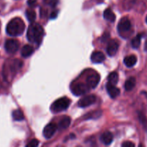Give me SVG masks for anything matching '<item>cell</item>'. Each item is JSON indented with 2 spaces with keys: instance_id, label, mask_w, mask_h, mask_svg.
I'll list each match as a JSON object with an SVG mask.
<instances>
[{
  "instance_id": "277c9868",
  "label": "cell",
  "mask_w": 147,
  "mask_h": 147,
  "mask_svg": "<svg viewBox=\"0 0 147 147\" xmlns=\"http://www.w3.org/2000/svg\"><path fill=\"white\" fill-rule=\"evenodd\" d=\"M89 88L87 86V85L84 84L82 83H75V84L72 85V86L71 87V93L76 96L84 95L85 93H86L89 91Z\"/></svg>"
},
{
  "instance_id": "e0dca14e",
  "label": "cell",
  "mask_w": 147,
  "mask_h": 147,
  "mask_svg": "<svg viewBox=\"0 0 147 147\" xmlns=\"http://www.w3.org/2000/svg\"><path fill=\"white\" fill-rule=\"evenodd\" d=\"M103 17L105 20H108V21L109 22H113L115 20V19H116L115 14H114L113 11H112L110 8L106 9L104 11Z\"/></svg>"
},
{
  "instance_id": "603a6c76",
  "label": "cell",
  "mask_w": 147,
  "mask_h": 147,
  "mask_svg": "<svg viewBox=\"0 0 147 147\" xmlns=\"http://www.w3.org/2000/svg\"><path fill=\"white\" fill-rule=\"evenodd\" d=\"M139 119H140V121H141V123H142L143 126H144V127L146 129V127H147L146 117L144 114H142V113H139Z\"/></svg>"
},
{
  "instance_id": "83f0119b",
  "label": "cell",
  "mask_w": 147,
  "mask_h": 147,
  "mask_svg": "<svg viewBox=\"0 0 147 147\" xmlns=\"http://www.w3.org/2000/svg\"><path fill=\"white\" fill-rule=\"evenodd\" d=\"M146 23H147V16H146Z\"/></svg>"
},
{
  "instance_id": "8992f818",
  "label": "cell",
  "mask_w": 147,
  "mask_h": 147,
  "mask_svg": "<svg viewBox=\"0 0 147 147\" xmlns=\"http://www.w3.org/2000/svg\"><path fill=\"white\" fill-rule=\"evenodd\" d=\"M131 28V21L127 17H123V18L121 19L118 24V31L119 32V34L126 33L127 32L130 31Z\"/></svg>"
},
{
  "instance_id": "8fae6325",
  "label": "cell",
  "mask_w": 147,
  "mask_h": 147,
  "mask_svg": "<svg viewBox=\"0 0 147 147\" xmlns=\"http://www.w3.org/2000/svg\"><path fill=\"white\" fill-rule=\"evenodd\" d=\"M106 90L109 96L112 98H115L118 97L119 96L120 93V89L118 88H117L115 85H112L109 83H108V84L106 85Z\"/></svg>"
},
{
  "instance_id": "4fadbf2b",
  "label": "cell",
  "mask_w": 147,
  "mask_h": 147,
  "mask_svg": "<svg viewBox=\"0 0 147 147\" xmlns=\"http://www.w3.org/2000/svg\"><path fill=\"white\" fill-rule=\"evenodd\" d=\"M113 140V136L110 131H105L101 135L100 141L105 145H110Z\"/></svg>"
},
{
  "instance_id": "ffe728a7",
  "label": "cell",
  "mask_w": 147,
  "mask_h": 147,
  "mask_svg": "<svg viewBox=\"0 0 147 147\" xmlns=\"http://www.w3.org/2000/svg\"><path fill=\"white\" fill-rule=\"evenodd\" d=\"M108 83L112 85H116L118 82V74L116 72H112L108 76Z\"/></svg>"
},
{
  "instance_id": "30bf717a",
  "label": "cell",
  "mask_w": 147,
  "mask_h": 147,
  "mask_svg": "<svg viewBox=\"0 0 147 147\" xmlns=\"http://www.w3.org/2000/svg\"><path fill=\"white\" fill-rule=\"evenodd\" d=\"M118 50V42L115 41V40H112L110 42H108V45L106 47V51L107 53L108 54V55H110V57L114 56L116 54L117 51Z\"/></svg>"
},
{
  "instance_id": "d6986e66",
  "label": "cell",
  "mask_w": 147,
  "mask_h": 147,
  "mask_svg": "<svg viewBox=\"0 0 147 147\" xmlns=\"http://www.w3.org/2000/svg\"><path fill=\"white\" fill-rule=\"evenodd\" d=\"M135 78L131 77L125 81L124 87H125V89L127 90V91H130V90H133V88L135 87Z\"/></svg>"
},
{
  "instance_id": "3957f363",
  "label": "cell",
  "mask_w": 147,
  "mask_h": 147,
  "mask_svg": "<svg viewBox=\"0 0 147 147\" xmlns=\"http://www.w3.org/2000/svg\"><path fill=\"white\" fill-rule=\"evenodd\" d=\"M70 103L71 100L68 98H61L53 102V104L50 106V110L53 113H59V112L66 110L69 108Z\"/></svg>"
},
{
  "instance_id": "7402d4cb",
  "label": "cell",
  "mask_w": 147,
  "mask_h": 147,
  "mask_svg": "<svg viewBox=\"0 0 147 147\" xmlns=\"http://www.w3.org/2000/svg\"><path fill=\"white\" fill-rule=\"evenodd\" d=\"M141 34H137L135 37L131 41V45L133 48H138L141 45Z\"/></svg>"
},
{
  "instance_id": "cb8c5ba5",
  "label": "cell",
  "mask_w": 147,
  "mask_h": 147,
  "mask_svg": "<svg viewBox=\"0 0 147 147\" xmlns=\"http://www.w3.org/2000/svg\"><path fill=\"white\" fill-rule=\"evenodd\" d=\"M39 145V142L37 140V139H33V140L30 141L26 146L27 147H36Z\"/></svg>"
},
{
  "instance_id": "5b68a950",
  "label": "cell",
  "mask_w": 147,
  "mask_h": 147,
  "mask_svg": "<svg viewBox=\"0 0 147 147\" xmlns=\"http://www.w3.org/2000/svg\"><path fill=\"white\" fill-rule=\"evenodd\" d=\"M6 51L10 54L15 53L20 47V42L15 39H10L5 42L4 44Z\"/></svg>"
},
{
  "instance_id": "9c48e42d",
  "label": "cell",
  "mask_w": 147,
  "mask_h": 147,
  "mask_svg": "<svg viewBox=\"0 0 147 147\" xmlns=\"http://www.w3.org/2000/svg\"><path fill=\"white\" fill-rule=\"evenodd\" d=\"M56 130H57V126L54 123H50L44 128L43 131V136L46 139H50L53 137V135L56 133Z\"/></svg>"
},
{
  "instance_id": "4316f807",
  "label": "cell",
  "mask_w": 147,
  "mask_h": 147,
  "mask_svg": "<svg viewBox=\"0 0 147 147\" xmlns=\"http://www.w3.org/2000/svg\"><path fill=\"white\" fill-rule=\"evenodd\" d=\"M56 17H57V12H56V11H53V12L51 13V14H50V18L51 19H55Z\"/></svg>"
},
{
  "instance_id": "6da1fadb",
  "label": "cell",
  "mask_w": 147,
  "mask_h": 147,
  "mask_svg": "<svg viewBox=\"0 0 147 147\" xmlns=\"http://www.w3.org/2000/svg\"><path fill=\"white\" fill-rule=\"evenodd\" d=\"M44 35L43 28L37 23H32L28 27L27 32V37L29 42L31 43L40 45Z\"/></svg>"
},
{
  "instance_id": "484cf974",
  "label": "cell",
  "mask_w": 147,
  "mask_h": 147,
  "mask_svg": "<svg viewBox=\"0 0 147 147\" xmlns=\"http://www.w3.org/2000/svg\"><path fill=\"white\" fill-rule=\"evenodd\" d=\"M27 4L30 7H35L37 5V0H28Z\"/></svg>"
},
{
  "instance_id": "d4e9b609",
  "label": "cell",
  "mask_w": 147,
  "mask_h": 147,
  "mask_svg": "<svg viewBox=\"0 0 147 147\" xmlns=\"http://www.w3.org/2000/svg\"><path fill=\"white\" fill-rule=\"evenodd\" d=\"M121 146L122 147H134L135 144L131 142H125L122 144Z\"/></svg>"
},
{
  "instance_id": "7c38bea8",
  "label": "cell",
  "mask_w": 147,
  "mask_h": 147,
  "mask_svg": "<svg viewBox=\"0 0 147 147\" xmlns=\"http://www.w3.org/2000/svg\"><path fill=\"white\" fill-rule=\"evenodd\" d=\"M105 60V56L102 52L95 51L91 55V60L94 63H101Z\"/></svg>"
},
{
  "instance_id": "7a4b0ae2",
  "label": "cell",
  "mask_w": 147,
  "mask_h": 147,
  "mask_svg": "<svg viewBox=\"0 0 147 147\" xmlns=\"http://www.w3.org/2000/svg\"><path fill=\"white\" fill-rule=\"evenodd\" d=\"M25 28L24 21L20 17H15L9 22L6 27L7 34L12 37L21 35Z\"/></svg>"
},
{
  "instance_id": "ac0fdd59",
  "label": "cell",
  "mask_w": 147,
  "mask_h": 147,
  "mask_svg": "<svg viewBox=\"0 0 147 147\" xmlns=\"http://www.w3.org/2000/svg\"><path fill=\"white\" fill-rule=\"evenodd\" d=\"M12 118L14 121H23L24 119V116L23 112L20 109H17V110L13 111L12 112Z\"/></svg>"
},
{
  "instance_id": "2e32d148",
  "label": "cell",
  "mask_w": 147,
  "mask_h": 147,
  "mask_svg": "<svg viewBox=\"0 0 147 147\" xmlns=\"http://www.w3.org/2000/svg\"><path fill=\"white\" fill-rule=\"evenodd\" d=\"M34 52V49L30 45H26L23 46L21 50V55L23 57H28L31 55Z\"/></svg>"
},
{
  "instance_id": "ba28073f",
  "label": "cell",
  "mask_w": 147,
  "mask_h": 147,
  "mask_svg": "<svg viewBox=\"0 0 147 147\" xmlns=\"http://www.w3.org/2000/svg\"><path fill=\"white\" fill-rule=\"evenodd\" d=\"M96 101V96L94 95H89L81 98L78 102V106L81 108H85L91 106Z\"/></svg>"
},
{
  "instance_id": "9a60e30c",
  "label": "cell",
  "mask_w": 147,
  "mask_h": 147,
  "mask_svg": "<svg viewBox=\"0 0 147 147\" xmlns=\"http://www.w3.org/2000/svg\"><path fill=\"white\" fill-rule=\"evenodd\" d=\"M137 57L134 55H128L124 58V64L128 67H131L136 64Z\"/></svg>"
},
{
  "instance_id": "44dd1931",
  "label": "cell",
  "mask_w": 147,
  "mask_h": 147,
  "mask_svg": "<svg viewBox=\"0 0 147 147\" xmlns=\"http://www.w3.org/2000/svg\"><path fill=\"white\" fill-rule=\"evenodd\" d=\"M25 15L27 20L31 23L34 22L36 19V13L33 9H27L25 11Z\"/></svg>"
},
{
  "instance_id": "5bb4252c",
  "label": "cell",
  "mask_w": 147,
  "mask_h": 147,
  "mask_svg": "<svg viewBox=\"0 0 147 147\" xmlns=\"http://www.w3.org/2000/svg\"><path fill=\"white\" fill-rule=\"evenodd\" d=\"M71 123V119L69 116H63L59 122V129L61 130H64L67 129Z\"/></svg>"
},
{
  "instance_id": "52a82bcc",
  "label": "cell",
  "mask_w": 147,
  "mask_h": 147,
  "mask_svg": "<svg viewBox=\"0 0 147 147\" xmlns=\"http://www.w3.org/2000/svg\"><path fill=\"white\" fill-rule=\"evenodd\" d=\"M99 80H100L99 75L97 73H94L87 76L86 80V84L87 85L89 88L93 89L97 86L98 83H99Z\"/></svg>"
}]
</instances>
